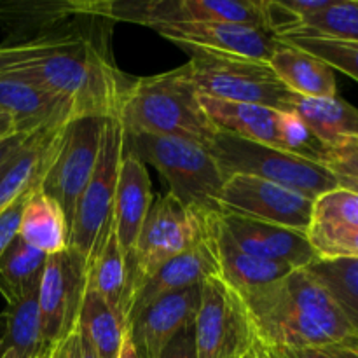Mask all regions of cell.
Returning a JSON list of instances; mask_svg holds the SVG:
<instances>
[{
	"mask_svg": "<svg viewBox=\"0 0 358 358\" xmlns=\"http://www.w3.org/2000/svg\"><path fill=\"white\" fill-rule=\"evenodd\" d=\"M100 21L0 45V77L34 84L70 101L77 117L117 119L135 79L114 63L108 28L100 27Z\"/></svg>",
	"mask_w": 358,
	"mask_h": 358,
	"instance_id": "obj_1",
	"label": "cell"
},
{
	"mask_svg": "<svg viewBox=\"0 0 358 358\" xmlns=\"http://www.w3.org/2000/svg\"><path fill=\"white\" fill-rule=\"evenodd\" d=\"M240 296L255 339L266 348L358 343L338 301L306 268Z\"/></svg>",
	"mask_w": 358,
	"mask_h": 358,
	"instance_id": "obj_2",
	"label": "cell"
},
{
	"mask_svg": "<svg viewBox=\"0 0 358 358\" xmlns=\"http://www.w3.org/2000/svg\"><path fill=\"white\" fill-rule=\"evenodd\" d=\"M117 121L126 133L178 136L206 145L217 133L203 110L187 63L157 76L136 77Z\"/></svg>",
	"mask_w": 358,
	"mask_h": 358,
	"instance_id": "obj_3",
	"label": "cell"
},
{
	"mask_svg": "<svg viewBox=\"0 0 358 358\" xmlns=\"http://www.w3.org/2000/svg\"><path fill=\"white\" fill-rule=\"evenodd\" d=\"M122 150L156 168L166 180L168 192L196 213L203 217L222 213L220 191L226 175L206 143L178 136L124 131Z\"/></svg>",
	"mask_w": 358,
	"mask_h": 358,
	"instance_id": "obj_4",
	"label": "cell"
},
{
	"mask_svg": "<svg viewBox=\"0 0 358 358\" xmlns=\"http://www.w3.org/2000/svg\"><path fill=\"white\" fill-rule=\"evenodd\" d=\"M208 149L226 178L234 173L252 175L311 199L339 187L324 164L229 133L217 131L208 142Z\"/></svg>",
	"mask_w": 358,
	"mask_h": 358,
	"instance_id": "obj_5",
	"label": "cell"
},
{
	"mask_svg": "<svg viewBox=\"0 0 358 358\" xmlns=\"http://www.w3.org/2000/svg\"><path fill=\"white\" fill-rule=\"evenodd\" d=\"M182 49L189 55V73L199 96L289 110L294 93L280 83L269 63L196 48Z\"/></svg>",
	"mask_w": 358,
	"mask_h": 358,
	"instance_id": "obj_6",
	"label": "cell"
},
{
	"mask_svg": "<svg viewBox=\"0 0 358 358\" xmlns=\"http://www.w3.org/2000/svg\"><path fill=\"white\" fill-rule=\"evenodd\" d=\"M122 126L117 119H105L96 166L84 189L70 226L69 250L91 268L114 229V198L119 161L122 154Z\"/></svg>",
	"mask_w": 358,
	"mask_h": 358,
	"instance_id": "obj_7",
	"label": "cell"
},
{
	"mask_svg": "<svg viewBox=\"0 0 358 358\" xmlns=\"http://www.w3.org/2000/svg\"><path fill=\"white\" fill-rule=\"evenodd\" d=\"M205 236V217L185 206L171 192L157 196L150 205L135 247L126 259L131 276V297L142 280L164 262L198 245Z\"/></svg>",
	"mask_w": 358,
	"mask_h": 358,
	"instance_id": "obj_8",
	"label": "cell"
},
{
	"mask_svg": "<svg viewBox=\"0 0 358 358\" xmlns=\"http://www.w3.org/2000/svg\"><path fill=\"white\" fill-rule=\"evenodd\" d=\"M194 336L198 358H247L257 343L243 299L219 276L201 283Z\"/></svg>",
	"mask_w": 358,
	"mask_h": 358,
	"instance_id": "obj_9",
	"label": "cell"
},
{
	"mask_svg": "<svg viewBox=\"0 0 358 358\" xmlns=\"http://www.w3.org/2000/svg\"><path fill=\"white\" fill-rule=\"evenodd\" d=\"M103 117L84 115L66 124L58 152L45 171L41 189L63 210L69 229L77 203L93 177L101 145Z\"/></svg>",
	"mask_w": 358,
	"mask_h": 358,
	"instance_id": "obj_10",
	"label": "cell"
},
{
	"mask_svg": "<svg viewBox=\"0 0 358 358\" xmlns=\"http://www.w3.org/2000/svg\"><path fill=\"white\" fill-rule=\"evenodd\" d=\"M101 13L110 21H129L156 28L175 23L224 21L264 28L262 0H136L101 2ZM266 30V28H264Z\"/></svg>",
	"mask_w": 358,
	"mask_h": 358,
	"instance_id": "obj_11",
	"label": "cell"
},
{
	"mask_svg": "<svg viewBox=\"0 0 358 358\" xmlns=\"http://www.w3.org/2000/svg\"><path fill=\"white\" fill-rule=\"evenodd\" d=\"M313 205L315 199L252 175H229L220 191L222 212L306 234L313 219Z\"/></svg>",
	"mask_w": 358,
	"mask_h": 358,
	"instance_id": "obj_12",
	"label": "cell"
},
{
	"mask_svg": "<svg viewBox=\"0 0 358 358\" xmlns=\"http://www.w3.org/2000/svg\"><path fill=\"white\" fill-rule=\"evenodd\" d=\"M84 292L86 264L79 255L66 248L45 259L38 287V311L42 334L49 346L59 345L73 334Z\"/></svg>",
	"mask_w": 358,
	"mask_h": 358,
	"instance_id": "obj_13",
	"label": "cell"
},
{
	"mask_svg": "<svg viewBox=\"0 0 358 358\" xmlns=\"http://www.w3.org/2000/svg\"><path fill=\"white\" fill-rule=\"evenodd\" d=\"M154 31L178 48H196L217 55L240 56L254 62L269 63L282 42L261 27L224 21L175 23L156 27Z\"/></svg>",
	"mask_w": 358,
	"mask_h": 358,
	"instance_id": "obj_14",
	"label": "cell"
},
{
	"mask_svg": "<svg viewBox=\"0 0 358 358\" xmlns=\"http://www.w3.org/2000/svg\"><path fill=\"white\" fill-rule=\"evenodd\" d=\"M101 2H0V23L13 42H24L58 31L90 27L100 20Z\"/></svg>",
	"mask_w": 358,
	"mask_h": 358,
	"instance_id": "obj_15",
	"label": "cell"
},
{
	"mask_svg": "<svg viewBox=\"0 0 358 358\" xmlns=\"http://www.w3.org/2000/svg\"><path fill=\"white\" fill-rule=\"evenodd\" d=\"M220 222L241 250L264 261L303 269L318 259L306 233L227 212L220 213Z\"/></svg>",
	"mask_w": 358,
	"mask_h": 358,
	"instance_id": "obj_16",
	"label": "cell"
},
{
	"mask_svg": "<svg viewBox=\"0 0 358 358\" xmlns=\"http://www.w3.org/2000/svg\"><path fill=\"white\" fill-rule=\"evenodd\" d=\"M201 303V283L171 292L150 303L128 325V336L140 358H159L164 346L192 324Z\"/></svg>",
	"mask_w": 358,
	"mask_h": 358,
	"instance_id": "obj_17",
	"label": "cell"
},
{
	"mask_svg": "<svg viewBox=\"0 0 358 358\" xmlns=\"http://www.w3.org/2000/svg\"><path fill=\"white\" fill-rule=\"evenodd\" d=\"M0 112L7 114L14 131L35 135L58 129L77 119L70 101L23 80L0 77Z\"/></svg>",
	"mask_w": 358,
	"mask_h": 358,
	"instance_id": "obj_18",
	"label": "cell"
},
{
	"mask_svg": "<svg viewBox=\"0 0 358 358\" xmlns=\"http://www.w3.org/2000/svg\"><path fill=\"white\" fill-rule=\"evenodd\" d=\"M212 276H219V266H217L215 255H213L208 234H206L198 245L185 250L184 254L170 259L161 268H157L152 275L142 280V283L136 287L131 297L128 325L140 311L145 310L150 303H154L159 297L199 285Z\"/></svg>",
	"mask_w": 358,
	"mask_h": 358,
	"instance_id": "obj_19",
	"label": "cell"
},
{
	"mask_svg": "<svg viewBox=\"0 0 358 358\" xmlns=\"http://www.w3.org/2000/svg\"><path fill=\"white\" fill-rule=\"evenodd\" d=\"M154 201L147 164L122 150L114 198V229L126 259L131 254L140 229Z\"/></svg>",
	"mask_w": 358,
	"mask_h": 358,
	"instance_id": "obj_20",
	"label": "cell"
},
{
	"mask_svg": "<svg viewBox=\"0 0 358 358\" xmlns=\"http://www.w3.org/2000/svg\"><path fill=\"white\" fill-rule=\"evenodd\" d=\"M210 247L219 266V278L238 294L271 283L294 269L264 261L241 250L220 222V213L205 217Z\"/></svg>",
	"mask_w": 358,
	"mask_h": 358,
	"instance_id": "obj_21",
	"label": "cell"
},
{
	"mask_svg": "<svg viewBox=\"0 0 358 358\" xmlns=\"http://www.w3.org/2000/svg\"><path fill=\"white\" fill-rule=\"evenodd\" d=\"M199 101L217 131L282 149L278 131V117L282 110L254 103L215 100L208 96H199Z\"/></svg>",
	"mask_w": 358,
	"mask_h": 358,
	"instance_id": "obj_22",
	"label": "cell"
},
{
	"mask_svg": "<svg viewBox=\"0 0 358 358\" xmlns=\"http://www.w3.org/2000/svg\"><path fill=\"white\" fill-rule=\"evenodd\" d=\"M269 66L280 83L297 96H338L334 69L296 45L282 42L269 59Z\"/></svg>",
	"mask_w": 358,
	"mask_h": 358,
	"instance_id": "obj_23",
	"label": "cell"
},
{
	"mask_svg": "<svg viewBox=\"0 0 358 358\" xmlns=\"http://www.w3.org/2000/svg\"><path fill=\"white\" fill-rule=\"evenodd\" d=\"M51 348L42 334L38 290L0 313V358H38Z\"/></svg>",
	"mask_w": 358,
	"mask_h": 358,
	"instance_id": "obj_24",
	"label": "cell"
},
{
	"mask_svg": "<svg viewBox=\"0 0 358 358\" xmlns=\"http://www.w3.org/2000/svg\"><path fill=\"white\" fill-rule=\"evenodd\" d=\"M69 224L58 203L41 187L35 189L24 203L17 238L49 257L69 248Z\"/></svg>",
	"mask_w": 358,
	"mask_h": 358,
	"instance_id": "obj_25",
	"label": "cell"
},
{
	"mask_svg": "<svg viewBox=\"0 0 358 358\" xmlns=\"http://www.w3.org/2000/svg\"><path fill=\"white\" fill-rule=\"evenodd\" d=\"M86 289L94 290L128 325L133 287L128 261L115 236V229L110 231L103 248L87 269Z\"/></svg>",
	"mask_w": 358,
	"mask_h": 358,
	"instance_id": "obj_26",
	"label": "cell"
},
{
	"mask_svg": "<svg viewBox=\"0 0 358 358\" xmlns=\"http://www.w3.org/2000/svg\"><path fill=\"white\" fill-rule=\"evenodd\" d=\"M287 112H296L324 145L358 138V108L339 96L306 98L292 94Z\"/></svg>",
	"mask_w": 358,
	"mask_h": 358,
	"instance_id": "obj_27",
	"label": "cell"
},
{
	"mask_svg": "<svg viewBox=\"0 0 358 358\" xmlns=\"http://www.w3.org/2000/svg\"><path fill=\"white\" fill-rule=\"evenodd\" d=\"M45 259L48 255L41 250L27 245L21 238H14L0 259V294L7 306L38 290Z\"/></svg>",
	"mask_w": 358,
	"mask_h": 358,
	"instance_id": "obj_28",
	"label": "cell"
},
{
	"mask_svg": "<svg viewBox=\"0 0 358 358\" xmlns=\"http://www.w3.org/2000/svg\"><path fill=\"white\" fill-rule=\"evenodd\" d=\"M77 329L86 336L98 358H119L122 343L128 334L126 322L94 290L90 289L84 292Z\"/></svg>",
	"mask_w": 358,
	"mask_h": 358,
	"instance_id": "obj_29",
	"label": "cell"
},
{
	"mask_svg": "<svg viewBox=\"0 0 358 358\" xmlns=\"http://www.w3.org/2000/svg\"><path fill=\"white\" fill-rule=\"evenodd\" d=\"M306 269L327 287L358 332V259H317Z\"/></svg>",
	"mask_w": 358,
	"mask_h": 358,
	"instance_id": "obj_30",
	"label": "cell"
},
{
	"mask_svg": "<svg viewBox=\"0 0 358 358\" xmlns=\"http://www.w3.org/2000/svg\"><path fill=\"white\" fill-rule=\"evenodd\" d=\"M290 34H315L358 44V0H332L324 10L303 17Z\"/></svg>",
	"mask_w": 358,
	"mask_h": 358,
	"instance_id": "obj_31",
	"label": "cell"
},
{
	"mask_svg": "<svg viewBox=\"0 0 358 358\" xmlns=\"http://www.w3.org/2000/svg\"><path fill=\"white\" fill-rule=\"evenodd\" d=\"M278 41L317 56L332 66L334 72L339 70L358 83V44L315 34H287L278 37Z\"/></svg>",
	"mask_w": 358,
	"mask_h": 358,
	"instance_id": "obj_32",
	"label": "cell"
},
{
	"mask_svg": "<svg viewBox=\"0 0 358 358\" xmlns=\"http://www.w3.org/2000/svg\"><path fill=\"white\" fill-rule=\"evenodd\" d=\"M310 227L358 229V192L338 187L318 196Z\"/></svg>",
	"mask_w": 358,
	"mask_h": 358,
	"instance_id": "obj_33",
	"label": "cell"
},
{
	"mask_svg": "<svg viewBox=\"0 0 358 358\" xmlns=\"http://www.w3.org/2000/svg\"><path fill=\"white\" fill-rule=\"evenodd\" d=\"M278 131L282 150L320 163L325 145L296 112H280Z\"/></svg>",
	"mask_w": 358,
	"mask_h": 358,
	"instance_id": "obj_34",
	"label": "cell"
},
{
	"mask_svg": "<svg viewBox=\"0 0 358 358\" xmlns=\"http://www.w3.org/2000/svg\"><path fill=\"white\" fill-rule=\"evenodd\" d=\"M320 164L334 175L339 187L358 192V138L325 145Z\"/></svg>",
	"mask_w": 358,
	"mask_h": 358,
	"instance_id": "obj_35",
	"label": "cell"
},
{
	"mask_svg": "<svg viewBox=\"0 0 358 358\" xmlns=\"http://www.w3.org/2000/svg\"><path fill=\"white\" fill-rule=\"evenodd\" d=\"M308 238L318 259H358V229L310 227Z\"/></svg>",
	"mask_w": 358,
	"mask_h": 358,
	"instance_id": "obj_36",
	"label": "cell"
},
{
	"mask_svg": "<svg viewBox=\"0 0 358 358\" xmlns=\"http://www.w3.org/2000/svg\"><path fill=\"white\" fill-rule=\"evenodd\" d=\"M266 348V346H264ZM271 358H358V343L299 346V348H266Z\"/></svg>",
	"mask_w": 358,
	"mask_h": 358,
	"instance_id": "obj_37",
	"label": "cell"
},
{
	"mask_svg": "<svg viewBox=\"0 0 358 358\" xmlns=\"http://www.w3.org/2000/svg\"><path fill=\"white\" fill-rule=\"evenodd\" d=\"M30 194H27V196H23L21 199H17V201L14 203V205H10L6 212L0 213V259H2L3 252L7 250V247L13 243L14 238L17 236L21 213H23L24 203H27L28 196Z\"/></svg>",
	"mask_w": 358,
	"mask_h": 358,
	"instance_id": "obj_38",
	"label": "cell"
},
{
	"mask_svg": "<svg viewBox=\"0 0 358 358\" xmlns=\"http://www.w3.org/2000/svg\"><path fill=\"white\" fill-rule=\"evenodd\" d=\"M159 358H198L196 355V336L194 322L185 325L168 341L161 352Z\"/></svg>",
	"mask_w": 358,
	"mask_h": 358,
	"instance_id": "obj_39",
	"label": "cell"
},
{
	"mask_svg": "<svg viewBox=\"0 0 358 358\" xmlns=\"http://www.w3.org/2000/svg\"><path fill=\"white\" fill-rule=\"evenodd\" d=\"M34 135H23V133H13L0 140V168L9 163L16 156H20L24 150V147L30 143Z\"/></svg>",
	"mask_w": 358,
	"mask_h": 358,
	"instance_id": "obj_40",
	"label": "cell"
},
{
	"mask_svg": "<svg viewBox=\"0 0 358 358\" xmlns=\"http://www.w3.org/2000/svg\"><path fill=\"white\" fill-rule=\"evenodd\" d=\"M76 334H77V358H98L96 352H94L91 343L86 339V336H84L79 329H76Z\"/></svg>",
	"mask_w": 358,
	"mask_h": 358,
	"instance_id": "obj_41",
	"label": "cell"
},
{
	"mask_svg": "<svg viewBox=\"0 0 358 358\" xmlns=\"http://www.w3.org/2000/svg\"><path fill=\"white\" fill-rule=\"evenodd\" d=\"M14 131V124L13 121H10V117L7 114H3V112H0V140L6 138V136L13 135Z\"/></svg>",
	"mask_w": 358,
	"mask_h": 358,
	"instance_id": "obj_42",
	"label": "cell"
},
{
	"mask_svg": "<svg viewBox=\"0 0 358 358\" xmlns=\"http://www.w3.org/2000/svg\"><path fill=\"white\" fill-rule=\"evenodd\" d=\"M119 358H140L128 334H126L124 343H122V348H121V353H119Z\"/></svg>",
	"mask_w": 358,
	"mask_h": 358,
	"instance_id": "obj_43",
	"label": "cell"
},
{
	"mask_svg": "<svg viewBox=\"0 0 358 358\" xmlns=\"http://www.w3.org/2000/svg\"><path fill=\"white\" fill-rule=\"evenodd\" d=\"M49 358H69V339H65L63 343L56 345L55 348L51 350Z\"/></svg>",
	"mask_w": 358,
	"mask_h": 358,
	"instance_id": "obj_44",
	"label": "cell"
},
{
	"mask_svg": "<svg viewBox=\"0 0 358 358\" xmlns=\"http://www.w3.org/2000/svg\"><path fill=\"white\" fill-rule=\"evenodd\" d=\"M247 358H271V357H269V353L266 352L264 346L259 345V343H255L254 348H252V352L248 353Z\"/></svg>",
	"mask_w": 358,
	"mask_h": 358,
	"instance_id": "obj_45",
	"label": "cell"
},
{
	"mask_svg": "<svg viewBox=\"0 0 358 358\" xmlns=\"http://www.w3.org/2000/svg\"><path fill=\"white\" fill-rule=\"evenodd\" d=\"M69 358H77V334L73 331V334L69 338Z\"/></svg>",
	"mask_w": 358,
	"mask_h": 358,
	"instance_id": "obj_46",
	"label": "cell"
},
{
	"mask_svg": "<svg viewBox=\"0 0 358 358\" xmlns=\"http://www.w3.org/2000/svg\"><path fill=\"white\" fill-rule=\"evenodd\" d=\"M24 149H27V147H24ZM17 157V156H16ZM16 157H14V159H16ZM14 159H10L9 161V163H7V164H3V166L2 168H0V180H2V177H3V175H6V171L7 170H9V166H10V163H13V161Z\"/></svg>",
	"mask_w": 358,
	"mask_h": 358,
	"instance_id": "obj_47",
	"label": "cell"
},
{
	"mask_svg": "<svg viewBox=\"0 0 358 358\" xmlns=\"http://www.w3.org/2000/svg\"><path fill=\"white\" fill-rule=\"evenodd\" d=\"M52 348H55V346H52ZM52 348H51V350H52ZM51 350H49L48 353H44V355H41L38 358H49V355H51Z\"/></svg>",
	"mask_w": 358,
	"mask_h": 358,
	"instance_id": "obj_48",
	"label": "cell"
}]
</instances>
